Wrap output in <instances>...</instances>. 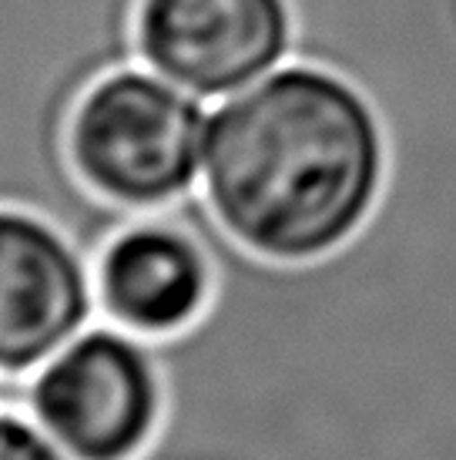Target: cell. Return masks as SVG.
<instances>
[{
  "label": "cell",
  "mask_w": 456,
  "mask_h": 460,
  "mask_svg": "<svg viewBox=\"0 0 456 460\" xmlns=\"http://www.w3.org/2000/svg\"><path fill=\"white\" fill-rule=\"evenodd\" d=\"M382 179L380 115L326 65L292 58L208 115L202 208L262 259L305 262L339 249L376 208Z\"/></svg>",
  "instance_id": "6da1fadb"
},
{
  "label": "cell",
  "mask_w": 456,
  "mask_h": 460,
  "mask_svg": "<svg viewBox=\"0 0 456 460\" xmlns=\"http://www.w3.org/2000/svg\"><path fill=\"white\" fill-rule=\"evenodd\" d=\"M212 108L141 61L94 77L67 118L81 189L118 216L165 212L198 192Z\"/></svg>",
  "instance_id": "7a4b0ae2"
},
{
  "label": "cell",
  "mask_w": 456,
  "mask_h": 460,
  "mask_svg": "<svg viewBox=\"0 0 456 460\" xmlns=\"http://www.w3.org/2000/svg\"><path fill=\"white\" fill-rule=\"evenodd\" d=\"M11 400L71 460H138L165 417V376L148 340L94 320Z\"/></svg>",
  "instance_id": "3957f363"
},
{
  "label": "cell",
  "mask_w": 456,
  "mask_h": 460,
  "mask_svg": "<svg viewBox=\"0 0 456 460\" xmlns=\"http://www.w3.org/2000/svg\"><path fill=\"white\" fill-rule=\"evenodd\" d=\"M289 0H138L135 61L222 102L292 61Z\"/></svg>",
  "instance_id": "277c9868"
},
{
  "label": "cell",
  "mask_w": 456,
  "mask_h": 460,
  "mask_svg": "<svg viewBox=\"0 0 456 460\" xmlns=\"http://www.w3.org/2000/svg\"><path fill=\"white\" fill-rule=\"evenodd\" d=\"M98 320L91 256L71 232L21 205H0V380L31 373Z\"/></svg>",
  "instance_id": "5b68a950"
},
{
  "label": "cell",
  "mask_w": 456,
  "mask_h": 460,
  "mask_svg": "<svg viewBox=\"0 0 456 460\" xmlns=\"http://www.w3.org/2000/svg\"><path fill=\"white\" fill-rule=\"evenodd\" d=\"M98 320L158 343L185 332L215 293L212 252L178 212L125 218L91 256Z\"/></svg>",
  "instance_id": "8992f818"
},
{
  "label": "cell",
  "mask_w": 456,
  "mask_h": 460,
  "mask_svg": "<svg viewBox=\"0 0 456 460\" xmlns=\"http://www.w3.org/2000/svg\"><path fill=\"white\" fill-rule=\"evenodd\" d=\"M0 460H71L13 400L0 403Z\"/></svg>",
  "instance_id": "52a82bcc"
},
{
  "label": "cell",
  "mask_w": 456,
  "mask_h": 460,
  "mask_svg": "<svg viewBox=\"0 0 456 460\" xmlns=\"http://www.w3.org/2000/svg\"><path fill=\"white\" fill-rule=\"evenodd\" d=\"M4 400H11V386L0 380V403H4Z\"/></svg>",
  "instance_id": "ba28073f"
}]
</instances>
